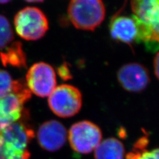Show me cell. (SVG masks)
<instances>
[{"label":"cell","instance_id":"6da1fadb","mask_svg":"<svg viewBox=\"0 0 159 159\" xmlns=\"http://www.w3.org/2000/svg\"><path fill=\"white\" fill-rule=\"evenodd\" d=\"M133 16L139 25L141 43L151 52L158 48L159 0H131Z\"/></svg>","mask_w":159,"mask_h":159},{"label":"cell","instance_id":"7a4b0ae2","mask_svg":"<svg viewBox=\"0 0 159 159\" xmlns=\"http://www.w3.org/2000/svg\"><path fill=\"white\" fill-rule=\"evenodd\" d=\"M68 14L70 21L76 28L93 31L105 19V5L102 0H71Z\"/></svg>","mask_w":159,"mask_h":159},{"label":"cell","instance_id":"3957f363","mask_svg":"<svg viewBox=\"0 0 159 159\" xmlns=\"http://www.w3.org/2000/svg\"><path fill=\"white\" fill-rule=\"evenodd\" d=\"M31 98V92L23 80L15 81L11 92L0 97V133L21 117L23 104Z\"/></svg>","mask_w":159,"mask_h":159},{"label":"cell","instance_id":"277c9868","mask_svg":"<svg viewBox=\"0 0 159 159\" xmlns=\"http://www.w3.org/2000/svg\"><path fill=\"white\" fill-rule=\"evenodd\" d=\"M16 31L22 39L37 41L44 37L48 29V21L41 9L27 7L19 11L14 18Z\"/></svg>","mask_w":159,"mask_h":159},{"label":"cell","instance_id":"5b68a950","mask_svg":"<svg viewBox=\"0 0 159 159\" xmlns=\"http://www.w3.org/2000/svg\"><path fill=\"white\" fill-rule=\"evenodd\" d=\"M48 101L50 108L57 116L70 117L76 115L81 109L82 98L78 88L62 84L55 88Z\"/></svg>","mask_w":159,"mask_h":159},{"label":"cell","instance_id":"8992f818","mask_svg":"<svg viewBox=\"0 0 159 159\" xmlns=\"http://www.w3.org/2000/svg\"><path fill=\"white\" fill-rule=\"evenodd\" d=\"M102 131L95 124L88 121L78 122L69 131V141L74 151L88 154L97 148L101 142Z\"/></svg>","mask_w":159,"mask_h":159},{"label":"cell","instance_id":"52a82bcc","mask_svg":"<svg viewBox=\"0 0 159 159\" xmlns=\"http://www.w3.org/2000/svg\"><path fill=\"white\" fill-rule=\"evenodd\" d=\"M27 86L39 97L49 96L57 87L56 74L50 64L40 62L34 64L26 75Z\"/></svg>","mask_w":159,"mask_h":159},{"label":"cell","instance_id":"ba28073f","mask_svg":"<svg viewBox=\"0 0 159 159\" xmlns=\"http://www.w3.org/2000/svg\"><path fill=\"white\" fill-rule=\"evenodd\" d=\"M33 136L32 129L21 122H15L0 133V149L16 155L28 153V143Z\"/></svg>","mask_w":159,"mask_h":159},{"label":"cell","instance_id":"9c48e42d","mask_svg":"<svg viewBox=\"0 0 159 159\" xmlns=\"http://www.w3.org/2000/svg\"><path fill=\"white\" fill-rule=\"evenodd\" d=\"M119 83L125 90L131 92L143 91L150 82L148 70L139 63H129L117 72Z\"/></svg>","mask_w":159,"mask_h":159},{"label":"cell","instance_id":"30bf717a","mask_svg":"<svg viewBox=\"0 0 159 159\" xmlns=\"http://www.w3.org/2000/svg\"><path fill=\"white\" fill-rule=\"evenodd\" d=\"M109 32L111 37L117 41L127 44L141 43L139 25L133 16L114 17L109 25Z\"/></svg>","mask_w":159,"mask_h":159},{"label":"cell","instance_id":"8fae6325","mask_svg":"<svg viewBox=\"0 0 159 159\" xmlns=\"http://www.w3.org/2000/svg\"><path fill=\"white\" fill-rule=\"evenodd\" d=\"M38 142L41 147L48 151L61 148L66 141V130L60 122L51 120L44 123L37 132Z\"/></svg>","mask_w":159,"mask_h":159},{"label":"cell","instance_id":"7c38bea8","mask_svg":"<svg viewBox=\"0 0 159 159\" xmlns=\"http://www.w3.org/2000/svg\"><path fill=\"white\" fill-rule=\"evenodd\" d=\"M0 58L4 66L11 65L14 67L23 68L26 66L27 57L23 51L21 42L12 43L0 52Z\"/></svg>","mask_w":159,"mask_h":159},{"label":"cell","instance_id":"4fadbf2b","mask_svg":"<svg viewBox=\"0 0 159 159\" xmlns=\"http://www.w3.org/2000/svg\"><path fill=\"white\" fill-rule=\"evenodd\" d=\"M124 154L123 143L115 138L106 139L95 149L96 159H123Z\"/></svg>","mask_w":159,"mask_h":159},{"label":"cell","instance_id":"5bb4252c","mask_svg":"<svg viewBox=\"0 0 159 159\" xmlns=\"http://www.w3.org/2000/svg\"><path fill=\"white\" fill-rule=\"evenodd\" d=\"M148 139L142 137L136 143L133 151L129 152L126 159H158V149L147 151L145 148L148 145Z\"/></svg>","mask_w":159,"mask_h":159},{"label":"cell","instance_id":"9a60e30c","mask_svg":"<svg viewBox=\"0 0 159 159\" xmlns=\"http://www.w3.org/2000/svg\"><path fill=\"white\" fill-rule=\"evenodd\" d=\"M13 39V31L8 19L0 15V50L7 48Z\"/></svg>","mask_w":159,"mask_h":159},{"label":"cell","instance_id":"2e32d148","mask_svg":"<svg viewBox=\"0 0 159 159\" xmlns=\"http://www.w3.org/2000/svg\"><path fill=\"white\" fill-rule=\"evenodd\" d=\"M15 81L13 80L9 74L0 69V97L7 95L11 92Z\"/></svg>","mask_w":159,"mask_h":159},{"label":"cell","instance_id":"e0dca14e","mask_svg":"<svg viewBox=\"0 0 159 159\" xmlns=\"http://www.w3.org/2000/svg\"><path fill=\"white\" fill-rule=\"evenodd\" d=\"M58 73L59 75L63 79H68L70 76V72L68 66L66 65V64H63L58 68Z\"/></svg>","mask_w":159,"mask_h":159},{"label":"cell","instance_id":"ac0fdd59","mask_svg":"<svg viewBox=\"0 0 159 159\" xmlns=\"http://www.w3.org/2000/svg\"><path fill=\"white\" fill-rule=\"evenodd\" d=\"M159 54L158 52H157L155 58H154V69H155V74L157 78H158V74H159Z\"/></svg>","mask_w":159,"mask_h":159},{"label":"cell","instance_id":"d6986e66","mask_svg":"<svg viewBox=\"0 0 159 159\" xmlns=\"http://www.w3.org/2000/svg\"><path fill=\"white\" fill-rule=\"evenodd\" d=\"M27 2H31V3H37V2H42L44 0H25Z\"/></svg>","mask_w":159,"mask_h":159},{"label":"cell","instance_id":"ffe728a7","mask_svg":"<svg viewBox=\"0 0 159 159\" xmlns=\"http://www.w3.org/2000/svg\"><path fill=\"white\" fill-rule=\"evenodd\" d=\"M11 0H0V3L1 4H5V3H7L9 2H11Z\"/></svg>","mask_w":159,"mask_h":159}]
</instances>
